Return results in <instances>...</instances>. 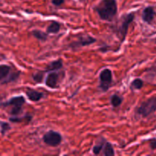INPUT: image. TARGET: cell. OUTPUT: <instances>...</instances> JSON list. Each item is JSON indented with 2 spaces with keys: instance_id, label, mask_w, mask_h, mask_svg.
Here are the masks:
<instances>
[{
  "instance_id": "obj_19",
  "label": "cell",
  "mask_w": 156,
  "mask_h": 156,
  "mask_svg": "<svg viewBox=\"0 0 156 156\" xmlns=\"http://www.w3.org/2000/svg\"><path fill=\"white\" fill-rule=\"evenodd\" d=\"M26 119H27V120H30V119H31V117H18L16 116V117H12L9 118V120H10L11 122H12V123H20V122H22L24 121V120H25Z\"/></svg>"
},
{
  "instance_id": "obj_12",
  "label": "cell",
  "mask_w": 156,
  "mask_h": 156,
  "mask_svg": "<svg viewBox=\"0 0 156 156\" xmlns=\"http://www.w3.org/2000/svg\"><path fill=\"white\" fill-rule=\"evenodd\" d=\"M62 62L61 59H58V60L53 61L51 63L49 64L47 66V69H46V71H56V70L62 68Z\"/></svg>"
},
{
  "instance_id": "obj_20",
  "label": "cell",
  "mask_w": 156,
  "mask_h": 156,
  "mask_svg": "<svg viewBox=\"0 0 156 156\" xmlns=\"http://www.w3.org/2000/svg\"><path fill=\"white\" fill-rule=\"evenodd\" d=\"M44 73H42V72H38L36 74H34L33 76V79L37 83H41L42 82L43 79H44Z\"/></svg>"
},
{
  "instance_id": "obj_9",
  "label": "cell",
  "mask_w": 156,
  "mask_h": 156,
  "mask_svg": "<svg viewBox=\"0 0 156 156\" xmlns=\"http://www.w3.org/2000/svg\"><path fill=\"white\" fill-rule=\"evenodd\" d=\"M58 81H59V75L56 73H51L47 76L46 79V85L50 88H56Z\"/></svg>"
},
{
  "instance_id": "obj_5",
  "label": "cell",
  "mask_w": 156,
  "mask_h": 156,
  "mask_svg": "<svg viewBox=\"0 0 156 156\" xmlns=\"http://www.w3.org/2000/svg\"><path fill=\"white\" fill-rule=\"evenodd\" d=\"M43 140L48 146L56 147V146H59L62 142V136L59 133L53 130H50L47 133L44 134Z\"/></svg>"
},
{
  "instance_id": "obj_24",
  "label": "cell",
  "mask_w": 156,
  "mask_h": 156,
  "mask_svg": "<svg viewBox=\"0 0 156 156\" xmlns=\"http://www.w3.org/2000/svg\"><path fill=\"white\" fill-rule=\"evenodd\" d=\"M155 43H156V39H155Z\"/></svg>"
},
{
  "instance_id": "obj_21",
  "label": "cell",
  "mask_w": 156,
  "mask_h": 156,
  "mask_svg": "<svg viewBox=\"0 0 156 156\" xmlns=\"http://www.w3.org/2000/svg\"><path fill=\"white\" fill-rule=\"evenodd\" d=\"M103 146H104L103 142H102L101 143H100L99 145L98 144L96 145V146L93 148V152H94V154H95V155H98V154L101 152V151L102 150Z\"/></svg>"
},
{
  "instance_id": "obj_2",
  "label": "cell",
  "mask_w": 156,
  "mask_h": 156,
  "mask_svg": "<svg viewBox=\"0 0 156 156\" xmlns=\"http://www.w3.org/2000/svg\"><path fill=\"white\" fill-rule=\"evenodd\" d=\"M25 104V99L23 96H17V97L12 98L7 101L2 103L1 106L2 108H9L10 111L9 114L12 116L16 117L19 115L22 111L23 105Z\"/></svg>"
},
{
  "instance_id": "obj_23",
  "label": "cell",
  "mask_w": 156,
  "mask_h": 156,
  "mask_svg": "<svg viewBox=\"0 0 156 156\" xmlns=\"http://www.w3.org/2000/svg\"><path fill=\"white\" fill-rule=\"evenodd\" d=\"M64 2V0H52V3L56 6H59Z\"/></svg>"
},
{
  "instance_id": "obj_17",
  "label": "cell",
  "mask_w": 156,
  "mask_h": 156,
  "mask_svg": "<svg viewBox=\"0 0 156 156\" xmlns=\"http://www.w3.org/2000/svg\"><path fill=\"white\" fill-rule=\"evenodd\" d=\"M11 129L10 125L8 123L4 121H0V130H1L2 135L4 136L6 133Z\"/></svg>"
},
{
  "instance_id": "obj_6",
  "label": "cell",
  "mask_w": 156,
  "mask_h": 156,
  "mask_svg": "<svg viewBox=\"0 0 156 156\" xmlns=\"http://www.w3.org/2000/svg\"><path fill=\"white\" fill-rule=\"evenodd\" d=\"M112 82V72L109 69H105L100 74V87L106 91Z\"/></svg>"
},
{
  "instance_id": "obj_22",
  "label": "cell",
  "mask_w": 156,
  "mask_h": 156,
  "mask_svg": "<svg viewBox=\"0 0 156 156\" xmlns=\"http://www.w3.org/2000/svg\"><path fill=\"white\" fill-rule=\"evenodd\" d=\"M149 146L152 149H156V139H152L149 140Z\"/></svg>"
},
{
  "instance_id": "obj_7",
  "label": "cell",
  "mask_w": 156,
  "mask_h": 156,
  "mask_svg": "<svg viewBox=\"0 0 156 156\" xmlns=\"http://www.w3.org/2000/svg\"><path fill=\"white\" fill-rule=\"evenodd\" d=\"M95 41V38L89 36V35H85V36L79 37L77 42L72 44V45L76 46V47H85V46H88L90 45V44H94Z\"/></svg>"
},
{
  "instance_id": "obj_13",
  "label": "cell",
  "mask_w": 156,
  "mask_h": 156,
  "mask_svg": "<svg viewBox=\"0 0 156 156\" xmlns=\"http://www.w3.org/2000/svg\"><path fill=\"white\" fill-rule=\"evenodd\" d=\"M60 30V24L57 21H53L50 25L47 27V32L48 34H56L58 33Z\"/></svg>"
},
{
  "instance_id": "obj_4",
  "label": "cell",
  "mask_w": 156,
  "mask_h": 156,
  "mask_svg": "<svg viewBox=\"0 0 156 156\" xmlns=\"http://www.w3.org/2000/svg\"><path fill=\"white\" fill-rule=\"evenodd\" d=\"M134 18H135V14L134 13H130L128 14V15H124V16L122 18V19L120 20V25L119 27V36H120L121 41H124L125 37L126 36V34H127L128 28H129V24H131L133 21Z\"/></svg>"
},
{
  "instance_id": "obj_15",
  "label": "cell",
  "mask_w": 156,
  "mask_h": 156,
  "mask_svg": "<svg viewBox=\"0 0 156 156\" xmlns=\"http://www.w3.org/2000/svg\"><path fill=\"white\" fill-rule=\"evenodd\" d=\"M122 101H123V99H122L120 96L117 95V94H114V95L111 98V105H112L114 108H117L118 106H120L122 103Z\"/></svg>"
},
{
  "instance_id": "obj_8",
  "label": "cell",
  "mask_w": 156,
  "mask_h": 156,
  "mask_svg": "<svg viewBox=\"0 0 156 156\" xmlns=\"http://www.w3.org/2000/svg\"><path fill=\"white\" fill-rule=\"evenodd\" d=\"M155 16V12L154 9L151 6L146 7V9L143 10V20L146 22L147 24H152V21L154 20V18Z\"/></svg>"
},
{
  "instance_id": "obj_14",
  "label": "cell",
  "mask_w": 156,
  "mask_h": 156,
  "mask_svg": "<svg viewBox=\"0 0 156 156\" xmlns=\"http://www.w3.org/2000/svg\"><path fill=\"white\" fill-rule=\"evenodd\" d=\"M32 34L34 37H36L37 39L40 40V41H47V34L46 33H44V32L41 31V30H33L32 32Z\"/></svg>"
},
{
  "instance_id": "obj_10",
  "label": "cell",
  "mask_w": 156,
  "mask_h": 156,
  "mask_svg": "<svg viewBox=\"0 0 156 156\" xmlns=\"http://www.w3.org/2000/svg\"><path fill=\"white\" fill-rule=\"evenodd\" d=\"M11 72V67L8 65L2 64L0 65V82L2 84H4L5 82L9 78Z\"/></svg>"
},
{
  "instance_id": "obj_3",
  "label": "cell",
  "mask_w": 156,
  "mask_h": 156,
  "mask_svg": "<svg viewBox=\"0 0 156 156\" xmlns=\"http://www.w3.org/2000/svg\"><path fill=\"white\" fill-rule=\"evenodd\" d=\"M156 111V97L150 98L141 104L137 109V114L143 117L151 115Z\"/></svg>"
},
{
  "instance_id": "obj_18",
  "label": "cell",
  "mask_w": 156,
  "mask_h": 156,
  "mask_svg": "<svg viewBox=\"0 0 156 156\" xmlns=\"http://www.w3.org/2000/svg\"><path fill=\"white\" fill-rule=\"evenodd\" d=\"M143 86V82L142 79H136L133 80L131 83V88L133 89H140Z\"/></svg>"
},
{
  "instance_id": "obj_11",
  "label": "cell",
  "mask_w": 156,
  "mask_h": 156,
  "mask_svg": "<svg viewBox=\"0 0 156 156\" xmlns=\"http://www.w3.org/2000/svg\"><path fill=\"white\" fill-rule=\"evenodd\" d=\"M26 94L27 98L32 101H38L43 98V94L41 92H39L37 91L33 90L32 88H28L26 91Z\"/></svg>"
},
{
  "instance_id": "obj_16",
  "label": "cell",
  "mask_w": 156,
  "mask_h": 156,
  "mask_svg": "<svg viewBox=\"0 0 156 156\" xmlns=\"http://www.w3.org/2000/svg\"><path fill=\"white\" fill-rule=\"evenodd\" d=\"M104 155L107 156L114 155V149H113L112 146L110 143H107L106 145H105V149H104Z\"/></svg>"
},
{
  "instance_id": "obj_1",
  "label": "cell",
  "mask_w": 156,
  "mask_h": 156,
  "mask_svg": "<svg viewBox=\"0 0 156 156\" xmlns=\"http://www.w3.org/2000/svg\"><path fill=\"white\" fill-rule=\"evenodd\" d=\"M96 12L102 20L110 21L113 20L117 12L116 0H101L95 8Z\"/></svg>"
}]
</instances>
